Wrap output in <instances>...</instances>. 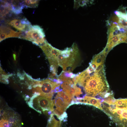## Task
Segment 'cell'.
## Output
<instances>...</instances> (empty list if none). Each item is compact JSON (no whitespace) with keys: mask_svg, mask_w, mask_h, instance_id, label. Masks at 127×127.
Segmentation results:
<instances>
[{"mask_svg":"<svg viewBox=\"0 0 127 127\" xmlns=\"http://www.w3.org/2000/svg\"><path fill=\"white\" fill-rule=\"evenodd\" d=\"M47 97L34 94L28 104L29 107L41 113L50 115L54 110L55 105L53 100Z\"/></svg>","mask_w":127,"mask_h":127,"instance_id":"5b68a950","label":"cell"},{"mask_svg":"<svg viewBox=\"0 0 127 127\" xmlns=\"http://www.w3.org/2000/svg\"><path fill=\"white\" fill-rule=\"evenodd\" d=\"M31 81L29 86L32 89L34 94L52 99L55 93L60 91L61 81L58 79L51 78L42 80L30 79Z\"/></svg>","mask_w":127,"mask_h":127,"instance_id":"277c9868","label":"cell"},{"mask_svg":"<svg viewBox=\"0 0 127 127\" xmlns=\"http://www.w3.org/2000/svg\"><path fill=\"white\" fill-rule=\"evenodd\" d=\"M126 7H120L118 9L117 11L126 14H127V12L126 10Z\"/></svg>","mask_w":127,"mask_h":127,"instance_id":"ffe728a7","label":"cell"},{"mask_svg":"<svg viewBox=\"0 0 127 127\" xmlns=\"http://www.w3.org/2000/svg\"><path fill=\"white\" fill-rule=\"evenodd\" d=\"M5 21L6 24L20 32H24L32 25L29 20L24 17L13 18Z\"/></svg>","mask_w":127,"mask_h":127,"instance_id":"30bf717a","label":"cell"},{"mask_svg":"<svg viewBox=\"0 0 127 127\" xmlns=\"http://www.w3.org/2000/svg\"><path fill=\"white\" fill-rule=\"evenodd\" d=\"M103 67L95 69L89 66L73 79L74 84L82 87L87 96L99 99L104 98L109 92Z\"/></svg>","mask_w":127,"mask_h":127,"instance_id":"6da1fadb","label":"cell"},{"mask_svg":"<svg viewBox=\"0 0 127 127\" xmlns=\"http://www.w3.org/2000/svg\"><path fill=\"white\" fill-rule=\"evenodd\" d=\"M75 103H82L92 105L101 110L100 99H99L85 96L82 98L76 100Z\"/></svg>","mask_w":127,"mask_h":127,"instance_id":"4fadbf2b","label":"cell"},{"mask_svg":"<svg viewBox=\"0 0 127 127\" xmlns=\"http://www.w3.org/2000/svg\"><path fill=\"white\" fill-rule=\"evenodd\" d=\"M25 8H35L38 6L39 0H24Z\"/></svg>","mask_w":127,"mask_h":127,"instance_id":"9a60e30c","label":"cell"},{"mask_svg":"<svg viewBox=\"0 0 127 127\" xmlns=\"http://www.w3.org/2000/svg\"><path fill=\"white\" fill-rule=\"evenodd\" d=\"M61 86L62 91L71 97L72 100L75 99V97H77L76 99L81 98L80 96L83 93L82 89L74 84L71 79L63 82Z\"/></svg>","mask_w":127,"mask_h":127,"instance_id":"9c48e42d","label":"cell"},{"mask_svg":"<svg viewBox=\"0 0 127 127\" xmlns=\"http://www.w3.org/2000/svg\"><path fill=\"white\" fill-rule=\"evenodd\" d=\"M11 8L13 13L18 15L22 13L23 9L25 8L23 0H11Z\"/></svg>","mask_w":127,"mask_h":127,"instance_id":"5bb4252c","label":"cell"},{"mask_svg":"<svg viewBox=\"0 0 127 127\" xmlns=\"http://www.w3.org/2000/svg\"><path fill=\"white\" fill-rule=\"evenodd\" d=\"M0 127H21L20 115L7 105L0 109Z\"/></svg>","mask_w":127,"mask_h":127,"instance_id":"8992f818","label":"cell"},{"mask_svg":"<svg viewBox=\"0 0 127 127\" xmlns=\"http://www.w3.org/2000/svg\"><path fill=\"white\" fill-rule=\"evenodd\" d=\"M22 33V32L14 31L9 25L1 24L0 28V41L9 38H19Z\"/></svg>","mask_w":127,"mask_h":127,"instance_id":"8fae6325","label":"cell"},{"mask_svg":"<svg viewBox=\"0 0 127 127\" xmlns=\"http://www.w3.org/2000/svg\"><path fill=\"white\" fill-rule=\"evenodd\" d=\"M119 18V23L118 24V25L127 28V21L122 18Z\"/></svg>","mask_w":127,"mask_h":127,"instance_id":"d6986e66","label":"cell"},{"mask_svg":"<svg viewBox=\"0 0 127 127\" xmlns=\"http://www.w3.org/2000/svg\"><path fill=\"white\" fill-rule=\"evenodd\" d=\"M0 81L4 83H8V80L7 79L8 78L9 75H7L3 71L1 67H0Z\"/></svg>","mask_w":127,"mask_h":127,"instance_id":"2e32d148","label":"cell"},{"mask_svg":"<svg viewBox=\"0 0 127 127\" xmlns=\"http://www.w3.org/2000/svg\"><path fill=\"white\" fill-rule=\"evenodd\" d=\"M111 41L113 43V47L120 43L118 35L112 36Z\"/></svg>","mask_w":127,"mask_h":127,"instance_id":"e0dca14e","label":"cell"},{"mask_svg":"<svg viewBox=\"0 0 127 127\" xmlns=\"http://www.w3.org/2000/svg\"><path fill=\"white\" fill-rule=\"evenodd\" d=\"M72 100L71 97L63 91L58 92L53 100L56 107L53 111V114L59 118H61L62 115L65 114V111Z\"/></svg>","mask_w":127,"mask_h":127,"instance_id":"ba28073f","label":"cell"},{"mask_svg":"<svg viewBox=\"0 0 127 127\" xmlns=\"http://www.w3.org/2000/svg\"><path fill=\"white\" fill-rule=\"evenodd\" d=\"M80 60L78 50L74 44L71 48L62 51L58 50L53 65L57 70L59 66L63 69L62 71L71 72L79 65Z\"/></svg>","mask_w":127,"mask_h":127,"instance_id":"3957f363","label":"cell"},{"mask_svg":"<svg viewBox=\"0 0 127 127\" xmlns=\"http://www.w3.org/2000/svg\"><path fill=\"white\" fill-rule=\"evenodd\" d=\"M43 29L37 25H31L27 30L22 32L19 38L32 42L39 46L44 44L47 41Z\"/></svg>","mask_w":127,"mask_h":127,"instance_id":"52a82bcc","label":"cell"},{"mask_svg":"<svg viewBox=\"0 0 127 127\" xmlns=\"http://www.w3.org/2000/svg\"><path fill=\"white\" fill-rule=\"evenodd\" d=\"M111 20L114 22V23H118L119 21V18L117 16H114L111 18Z\"/></svg>","mask_w":127,"mask_h":127,"instance_id":"44dd1931","label":"cell"},{"mask_svg":"<svg viewBox=\"0 0 127 127\" xmlns=\"http://www.w3.org/2000/svg\"><path fill=\"white\" fill-rule=\"evenodd\" d=\"M120 43L124 42L127 38V36L125 33H122L118 35Z\"/></svg>","mask_w":127,"mask_h":127,"instance_id":"ac0fdd59","label":"cell"},{"mask_svg":"<svg viewBox=\"0 0 127 127\" xmlns=\"http://www.w3.org/2000/svg\"><path fill=\"white\" fill-rule=\"evenodd\" d=\"M103 111L119 127H127V98L116 99L113 95L101 102Z\"/></svg>","mask_w":127,"mask_h":127,"instance_id":"7a4b0ae2","label":"cell"},{"mask_svg":"<svg viewBox=\"0 0 127 127\" xmlns=\"http://www.w3.org/2000/svg\"><path fill=\"white\" fill-rule=\"evenodd\" d=\"M0 20H4L7 17H10L12 16V12L11 8V0H0Z\"/></svg>","mask_w":127,"mask_h":127,"instance_id":"7c38bea8","label":"cell"}]
</instances>
